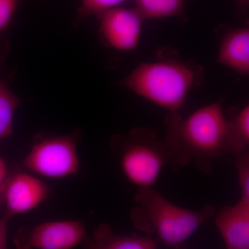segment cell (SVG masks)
Returning a JSON list of instances; mask_svg holds the SVG:
<instances>
[{"instance_id": "cell-9", "label": "cell", "mask_w": 249, "mask_h": 249, "mask_svg": "<svg viewBox=\"0 0 249 249\" xmlns=\"http://www.w3.org/2000/svg\"><path fill=\"white\" fill-rule=\"evenodd\" d=\"M214 217L226 249H249V201L222 206Z\"/></svg>"}, {"instance_id": "cell-19", "label": "cell", "mask_w": 249, "mask_h": 249, "mask_svg": "<svg viewBox=\"0 0 249 249\" xmlns=\"http://www.w3.org/2000/svg\"><path fill=\"white\" fill-rule=\"evenodd\" d=\"M9 218L5 216L0 219V249H6V233H7V222Z\"/></svg>"}, {"instance_id": "cell-5", "label": "cell", "mask_w": 249, "mask_h": 249, "mask_svg": "<svg viewBox=\"0 0 249 249\" xmlns=\"http://www.w3.org/2000/svg\"><path fill=\"white\" fill-rule=\"evenodd\" d=\"M78 139L76 134L40 136L36 139L21 165L47 178H64L73 175L80 167Z\"/></svg>"}, {"instance_id": "cell-21", "label": "cell", "mask_w": 249, "mask_h": 249, "mask_svg": "<svg viewBox=\"0 0 249 249\" xmlns=\"http://www.w3.org/2000/svg\"><path fill=\"white\" fill-rule=\"evenodd\" d=\"M175 249H186V248H184V247H178V248H176Z\"/></svg>"}, {"instance_id": "cell-8", "label": "cell", "mask_w": 249, "mask_h": 249, "mask_svg": "<svg viewBox=\"0 0 249 249\" xmlns=\"http://www.w3.org/2000/svg\"><path fill=\"white\" fill-rule=\"evenodd\" d=\"M49 194V186L30 174H10L4 194L6 217L29 212L45 201Z\"/></svg>"}, {"instance_id": "cell-18", "label": "cell", "mask_w": 249, "mask_h": 249, "mask_svg": "<svg viewBox=\"0 0 249 249\" xmlns=\"http://www.w3.org/2000/svg\"><path fill=\"white\" fill-rule=\"evenodd\" d=\"M10 176L7 165L0 156V206L4 204L5 187Z\"/></svg>"}, {"instance_id": "cell-13", "label": "cell", "mask_w": 249, "mask_h": 249, "mask_svg": "<svg viewBox=\"0 0 249 249\" xmlns=\"http://www.w3.org/2000/svg\"><path fill=\"white\" fill-rule=\"evenodd\" d=\"M186 0H134V9L141 17L161 19L175 17L181 14Z\"/></svg>"}, {"instance_id": "cell-3", "label": "cell", "mask_w": 249, "mask_h": 249, "mask_svg": "<svg viewBox=\"0 0 249 249\" xmlns=\"http://www.w3.org/2000/svg\"><path fill=\"white\" fill-rule=\"evenodd\" d=\"M204 77V67L197 62L163 59L141 63L119 85L168 111H178Z\"/></svg>"}, {"instance_id": "cell-15", "label": "cell", "mask_w": 249, "mask_h": 249, "mask_svg": "<svg viewBox=\"0 0 249 249\" xmlns=\"http://www.w3.org/2000/svg\"><path fill=\"white\" fill-rule=\"evenodd\" d=\"M127 0H81L76 22L79 24L90 16H96L108 10L119 7Z\"/></svg>"}, {"instance_id": "cell-2", "label": "cell", "mask_w": 249, "mask_h": 249, "mask_svg": "<svg viewBox=\"0 0 249 249\" xmlns=\"http://www.w3.org/2000/svg\"><path fill=\"white\" fill-rule=\"evenodd\" d=\"M134 201L130 213L134 227L147 235H155L162 244L175 249L216 214L215 208L211 204L200 210L178 206L152 187L139 188Z\"/></svg>"}, {"instance_id": "cell-17", "label": "cell", "mask_w": 249, "mask_h": 249, "mask_svg": "<svg viewBox=\"0 0 249 249\" xmlns=\"http://www.w3.org/2000/svg\"><path fill=\"white\" fill-rule=\"evenodd\" d=\"M19 0H0V33L9 26Z\"/></svg>"}, {"instance_id": "cell-11", "label": "cell", "mask_w": 249, "mask_h": 249, "mask_svg": "<svg viewBox=\"0 0 249 249\" xmlns=\"http://www.w3.org/2000/svg\"><path fill=\"white\" fill-rule=\"evenodd\" d=\"M83 245L85 249H158V242L150 236L119 235L106 223L100 224Z\"/></svg>"}, {"instance_id": "cell-4", "label": "cell", "mask_w": 249, "mask_h": 249, "mask_svg": "<svg viewBox=\"0 0 249 249\" xmlns=\"http://www.w3.org/2000/svg\"><path fill=\"white\" fill-rule=\"evenodd\" d=\"M111 147L119 157L124 177L139 188L153 186L165 166L175 171L168 147L151 127H135L127 134L114 136Z\"/></svg>"}, {"instance_id": "cell-1", "label": "cell", "mask_w": 249, "mask_h": 249, "mask_svg": "<svg viewBox=\"0 0 249 249\" xmlns=\"http://www.w3.org/2000/svg\"><path fill=\"white\" fill-rule=\"evenodd\" d=\"M227 120L222 101L201 107L186 119L178 111H168L163 140L173 157L175 171L193 163L201 173H212L214 160L222 155Z\"/></svg>"}, {"instance_id": "cell-7", "label": "cell", "mask_w": 249, "mask_h": 249, "mask_svg": "<svg viewBox=\"0 0 249 249\" xmlns=\"http://www.w3.org/2000/svg\"><path fill=\"white\" fill-rule=\"evenodd\" d=\"M97 17L100 34L108 46L123 52L137 49L144 19L134 8H114L98 14Z\"/></svg>"}, {"instance_id": "cell-20", "label": "cell", "mask_w": 249, "mask_h": 249, "mask_svg": "<svg viewBox=\"0 0 249 249\" xmlns=\"http://www.w3.org/2000/svg\"><path fill=\"white\" fill-rule=\"evenodd\" d=\"M236 9L241 16H246L249 10V0H235Z\"/></svg>"}, {"instance_id": "cell-6", "label": "cell", "mask_w": 249, "mask_h": 249, "mask_svg": "<svg viewBox=\"0 0 249 249\" xmlns=\"http://www.w3.org/2000/svg\"><path fill=\"white\" fill-rule=\"evenodd\" d=\"M87 237L80 221H56L23 228L15 237L18 249H71Z\"/></svg>"}, {"instance_id": "cell-10", "label": "cell", "mask_w": 249, "mask_h": 249, "mask_svg": "<svg viewBox=\"0 0 249 249\" xmlns=\"http://www.w3.org/2000/svg\"><path fill=\"white\" fill-rule=\"evenodd\" d=\"M217 62L243 76L249 74V27L237 28L223 37Z\"/></svg>"}, {"instance_id": "cell-12", "label": "cell", "mask_w": 249, "mask_h": 249, "mask_svg": "<svg viewBox=\"0 0 249 249\" xmlns=\"http://www.w3.org/2000/svg\"><path fill=\"white\" fill-rule=\"evenodd\" d=\"M249 106H245L231 120H227L222 155H236L249 151Z\"/></svg>"}, {"instance_id": "cell-16", "label": "cell", "mask_w": 249, "mask_h": 249, "mask_svg": "<svg viewBox=\"0 0 249 249\" xmlns=\"http://www.w3.org/2000/svg\"><path fill=\"white\" fill-rule=\"evenodd\" d=\"M233 165L237 170L241 191L240 199L249 201V152L234 155Z\"/></svg>"}, {"instance_id": "cell-14", "label": "cell", "mask_w": 249, "mask_h": 249, "mask_svg": "<svg viewBox=\"0 0 249 249\" xmlns=\"http://www.w3.org/2000/svg\"><path fill=\"white\" fill-rule=\"evenodd\" d=\"M20 100L10 90L7 84L0 80V140L13 132L14 118Z\"/></svg>"}]
</instances>
